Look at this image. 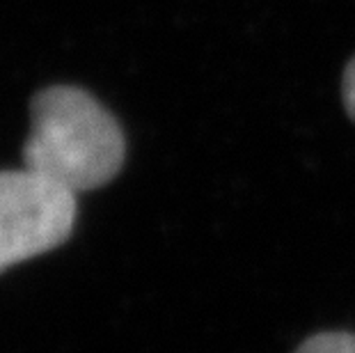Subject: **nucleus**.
Instances as JSON below:
<instances>
[{"instance_id": "nucleus-3", "label": "nucleus", "mask_w": 355, "mask_h": 353, "mask_svg": "<svg viewBox=\"0 0 355 353\" xmlns=\"http://www.w3.org/2000/svg\"><path fill=\"white\" fill-rule=\"evenodd\" d=\"M296 353H355V335L319 333L300 344Z\"/></svg>"}, {"instance_id": "nucleus-1", "label": "nucleus", "mask_w": 355, "mask_h": 353, "mask_svg": "<svg viewBox=\"0 0 355 353\" xmlns=\"http://www.w3.org/2000/svg\"><path fill=\"white\" fill-rule=\"evenodd\" d=\"M24 168L71 193L101 189L124 163L126 142L117 119L80 87L42 89L30 103Z\"/></svg>"}, {"instance_id": "nucleus-4", "label": "nucleus", "mask_w": 355, "mask_h": 353, "mask_svg": "<svg viewBox=\"0 0 355 353\" xmlns=\"http://www.w3.org/2000/svg\"><path fill=\"white\" fill-rule=\"evenodd\" d=\"M342 94H344V106L349 110V115L355 119V58L349 62L344 71L342 80Z\"/></svg>"}, {"instance_id": "nucleus-2", "label": "nucleus", "mask_w": 355, "mask_h": 353, "mask_svg": "<svg viewBox=\"0 0 355 353\" xmlns=\"http://www.w3.org/2000/svg\"><path fill=\"white\" fill-rule=\"evenodd\" d=\"M76 223V193L33 170H0V273L58 248Z\"/></svg>"}]
</instances>
